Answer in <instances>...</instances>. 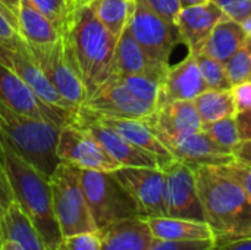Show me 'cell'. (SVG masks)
Listing matches in <instances>:
<instances>
[{"mask_svg": "<svg viewBox=\"0 0 251 250\" xmlns=\"http://www.w3.org/2000/svg\"><path fill=\"white\" fill-rule=\"evenodd\" d=\"M204 221L212 227L216 246L251 237V197L216 167H194Z\"/></svg>", "mask_w": 251, "mask_h": 250, "instance_id": "1", "label": "cell"}, {"mask_svg": "<svg viewBox=\"0 0 251 250\" xmlns=\"http://www.w3.org/2000/svg\"><path fill=\"white\" fill-rule=\"evenodd\" d=\"M0 162L4 167L15 202L38 231L44 245L50 250H56L62 234L53 212L50 180L19 156L1 137Z\"/></svg>", "mask_w": 251, "mask_h": 250, "instance_id": "2", "label": "cell"}, {"mask_svg": "<svg viewBox=\"0 0 251 250\" xmlns=\"http://www.w3.org/2000/svg\"><path fill=\"white\" fill-rule=\"evenodd\" d=\"M88 97L113 74L118 38L88 6L76 9L65 28Z\"/></svg>", "mask_w": 251, "mask_h": 250, "instance_id": "3", "label": "cell"}, {"mask_svg": "<svg viewBox=\"0 0 251 250\" xmlns=\"http://www.w3.org/2000/svg\"><path fill=\"white\" fill-rule=\"evenodd\" d=\"M60 127L18 113L0 100V137L47 178L60 164L56 143Z\"/></svg>", "mask_w": 251, "mask_h": 250, "instance_id": "4", "label": "cell"}, {"mask_svg": "<svg viewBox=\"0 0 251 250\" xmlns=\"http://www.w3.org/2000/svg\"><path fill=\"white\" fill-rule=\"evenodd\" d=\"M28 47L51 87L76 111L84 106L88 93L81 78L68 32L63 29L54 43L28 44Z\"/></svg>", "mask_w": 251, "mask_h": 250, "instance_id": "5", "label": "cell"}, {"mask_svg": "<svg viewBox=\"0 0 251 250\" xmlns=\"http://www.w3.org/2000/svg\"><path fill=\"white\" fill-rule=\"evenodd\" d=\"M49 180L53 212L62 237L97 231L82 190L79 169L60 162Z\"/></svg>", "mask_w": 251, "mask_h": 250, "instance_id": "6", "label": "cell"}, {"mask_svg": "<svg viewBox=\"0 0 251 250\" xmlns=\"http://www.w3.org/2000/svg\"><path fill=\"white\" fill-rule=\"evenodd\" d=\"M79 177L99 233L115 222L141 217L135 200L112 172L79 169Z\"/></svg>", "mask_w": 251, "mask_h": 250, "instance_id": "7", "label": "cell"}, {"mask_svg": "<svg viewBox=\"0 0 251 250\" xmlns=\"http://www.w3.org/2000/svg\"><path fill=\"white\" fill-rule=\"evenodd\" d=\"M126 28L143 50L162 65H171L172 52L178 44H184L178 27L156 15L144 0H135Z\"/></svg>", "mask_w": 251, "mask_h": 250, "instance_id": "8", "label": "cell"}, {"mask_svg": "<svg viewBox=\"0 0 251 250\" xmlns=\"http://www.w3.org/2000/svg\"><path fill=\"white\" fill-rule=\"evenodd\" d=\"M112 174L135 200L143 218L168 217L166 178L162 168L119 167Z\"/></svg>", "mask_w": 251, "mask_h": 250, "instance_id": "9", "label": "cell"}, {"mask_svg": "<svg viewBox=\"0 0 251 250\" xmlns=\"http://www.w3.org/2000/svg\"><path fill=\"white\" fill-rule=\"evenodd\" d=\"M0 63L15 72L46 103L76 112V109L51 87L49 80L38 68L26 41L21 35L9 40H0Z\"/></svg>", "mask_w": 251, "mask_h": 250, "instance_id": "10", "label": "cell"}, {"mask_svg": "<svg viewBox=\"0 0 251 250\" xmlns=\"http://www.w3.org/2000/svg\"><path fill=\"white\" fill-rule=\"evenodd\" d=\"M0 100L18 113L65 127L75 121L76 112L51 106L41 100L15 72L0 63Z\"/></svg>", "mask_w": 251, "mask_h": 250, "instance_id": "11", "label": "cell"}, {"mask_svg": "<svg viewBox=\"0 0 251 250\" xmlns=\"http://www.w3.org/2000/svg\"><path fill=\"white\" fill-rule=\"evenodd\" d=\"M56 155L60 162L84 171L112 172L119 168L104 149L75 122L60 127Z\"/></svg>", "mask_w": 251, "mask_h": 250, "instance_id": "12", "label": "cell"}, {"mask_svg": "<svg viewBox=\"0 0 251 250\" xmlns=\"http://www.w3.org/2000/svg\"><path fill=\"white\" fill-rule=\"evenodd\" d=\"M74 122L84 131H87L119 167L159 168V162L153 155L134 146L115 130L100 122L97 115L88 108L81 106L76 111Z\"/></svg>", "mask_w": 251, "mask_h": 250, "instance_id": "13", "label": "cell"}, {"mask_svg": "<svg viewBox=\"0 0 251 250\" xmlns=\"http://www.w3.org/2000/svg\"><path fill=\"white\" fill-rule=\"evenodd\" d=\"M162 169L166 178L168 217L204 221V212L197 190L194 167L174 159Z\"/></svg>", "mask_w": 251, "mask_h": 250, "instance_id": "14", "label": "cell"}, {"mask_svg": "<svg viewBox=\"0 0 251 250\" xmlns=\"http://www.w3.org/2000/svg\"><path fill=\"white\" fill-rule=\"evenodd\" d=\"M84 106L103 116L143 121L147 119L156 111L154 103L138 99L115 74H112L87 99Z\"/></svg>", "mask_w": 251, "mask_h": 250, "instance_id": "15", "label": "cell"}, {"mask_svg": "<svg viewBox=\"0 0 251 250\" xmlns=\"http://www.w3.org/2000/svg\"><path fill=\"white\" fill-rule=\"evenodd\" d=\"M169 153L191 167H219L235 161L231 150L219 146L203 131L193 134H168L151 128Z\"/></svg>", "mask_w": 251, "mask_h": 250, "instance_id": "16", "label": "cell"}, {"mask_svg": "<svg viewBox=\"0 0 251 250\" xmlns=\"http://www.w3.org/2000/svg\"><path fill=\"white\" fill-rule=\"evenodd\" d=\"M204 90L207 85L201 78L196 56L188 53L184 60L169 66L160 84L156 109L176 100H194Z\"/></svg>", "mask_w": 251, "mask_h": 250, "instance_id": "17", "label": "cell"}, {"mask_svg": "<svg viewBox=\"0 0 251 250\" xmlns=\"http://www.w3.org/2000/svg\"><path fill=\"white\" fill-rule=\"evenodd\" d=\"M224 16L225 13L222 9L212 0L181 9L176 27L181 32L182 43L188 49V53L194 56L201 53L207 37Z\"/></svg>", "mask_w": 251, "mask_h": 250, "instance_id": "18", "label": "cell"}, {"mask_svg": "<svg viewBox=\"0 0 251 250\" xmlns=\"http://www.w3.org/2000/svg\"><path fill=\"white\" fill-rule=\"evenodd\" d=\"M171 65H162L153 60L137 43L128 28L124 29L116 43L113 74L119 75H147L163 81Z\"/></svg>", "mask_w": 251, "mask_h": 250, "instance_id": "19", "label": "cell"}, {"mask_svg": "<svg viewBox=\"0 0 251 250\" xmlns=\"http://www.w3.org/2000/svg\"><path fill=\"white\" fill-rule=\"evenodd\" d=\"M96 115L100 119V122H103L104 125L115 130L118 134H121L129 143H132L134 146L153 155L159 162V168L166 167L169 162H172L175 159L169 153V150L160 143V140L154 136L151 127L146 121L129 119V118H112V116H103L99 113H96Z\"/></svg>", "mask_w": 251, "mask_h": 250, "instance_id": "20", "label": "cell"}, {"mask_svg": "<svg viewBox=\"0 0 251 250\" xmlns=\"http://www.w3.org/2000/svg\"><path fill=\"white\" fill-rule=\"evenodd\" d=\"M151 128L168 134H193L201 131V118L193 100H176L157 108L147 119Z\"/></svg>", "mask_w": 251, "mask_h": 250, "instance_id": "21", "label": "cell"}, {"mask_svg": "<svg viewBox=\"0 0 251 250\" xmlns=\"http://www.w3.org/2000/svg\"><path fill=\"white\" fill-rule=\"evenodd\" d=\"M100 250H149L154 237L141 217L115 222L100 231Z\"/></svg>", "mask_w": 251, "mask_h": 250, "instance_id": "22", "label": "cell"}, {"mask_svg": "<svg viewBox=\"0 0 251 250\" xmlns=\"http://www.w3.org/2000/svg\"><path fill=\"white\" fill-rule=\"evenodd\" d=\"M154 239L172 242H215L212 227L204 221L182 220L172 217L144 218Z\"/></svg>", "mask_w": 251, "mask_h": 250, "instance_id": "23", "label": "cell"}, {"mask_svg": "<svg viewBox=\"0 0 251 250\" xmlns=\"http://www.w3.org/2000/svg\"><path fill=\"white\" fill-rule=\"evenodd\" d=\"M246 41L247 34L243 25L225 15L212 29L201 53L225 63L235 52L244 47Z\"/></svg>", "mask_w": 251, "mask_h": 250, "instance_id": "24", "label": "cell"}, {"mask_svg": "<svg viewBox=\"0 0 251 250\" xmlns=\"http://www.w3.org/2000/svg\"><path fill=\"white\" fill-rule=\"evenodd\" d=\"M18 34L28 44H50L62 35V31L28 0H22L18 15Z\"/></svg>", "mask_w": 251, "mask_h": 250, "instance_id": "25", "label": "cell"}, {"mask_svg": "<svg viewBox=\"0 0 251 250\" xmlns=\"http://www.w3.org/2000/svg\"><path fill=\"white\" fill-rule=\"evenodd\" d=\"M1 225L4 239L18 243L24 250H50L15 200L4 214Z\"/></svg>", "mask_w": 251, "mask_h": 250, "instance_id": "26", "label": "cell"}, {"mask_svg": "<svg viewBox=\"0 0 251 250\" xmlns=\"http://www.w3.org/2000/svg\"><path fill=\"white\" fill-rule=\"evenodd\" d=\"M194 106L203 124L235 116L237 106L232 90H204L194 100Z\"/></svg>", "mask_w": 251, "mask_h": 250, "instance_id": "27", "label": "cell"}, {"mask_svg": "<svg viewBox=\"0 0 251 250\" xmlns=\"http://www.w3.org/2000/svg\"><path fill=\"white\" fill-rule=\"evenodd\" d=\"M134 4L135 0H91L87 6L110 34L119 38L129 22Z\"/></svg>", "mask_w": 251, "mask_h": 250, "instance_id": "28", "label": "cell"}, {"mask_svg": "<svg viewBox=\"0 0 251 250\" xmlns=\"http://www.w3.org/2000/svg\"><path fill=\"white\" fill-rule=\"evenodd\" d=\"M196 62L207 88L210 90H232L234 88L222 62L215 60L213 57L204 53L196 55Z\"/></svg>", "mask_w": 251, "mask_h": 250, "instance_id": "29", "label": "cell"}, {"mask_svg": "<svg viewBox=\"0 0 251 250\" xmlns=\"http://www.w3.org/2000/svg\"><path fill=\"white\" fill-rule=\"evenodd\" d=\"M201 131L207 137H210L215 143H218L219 146H222L231 152L241 141L235 116H229V118H224V119H219L215 122L203 124Z\"/></svg>", "mask_w": 251, "mask_h": 250, "instance_id": "30", "label": "cell"}, {"mask_svg": "<svg viewBox=\"0 0 251 250\" xmlns=\"http://www.w3.org/2000/svg\"><path fill=\"white\" fill-rule=\"evenodd\" d=\"M37 10H40L46 18H49L60 31H63L74 12V0H28Z\"/></svg>", "mask_w": 251, "mask_h": 250, "instance_id": "31", "label": "cell"}, {"mask_svg": "<svg viewBox=\"0 0 251 250\" xmlns=\"http://www.w3.org/2000/svg\"><path fill=\"white\" fill-rule=\"evenodd\" d=\"M115 75L138 99L154 103V105L157 103L159 90H160V84H162L159 80H156L153 77H147V75H119V74H115Z\"/></svg>", "mask_w": 251, "mask_h": 250, "instance_id": "32", "label": "cell"}, {"mask_svg": "<svg viewBox=\"0 0 251 250\" xmlns=\"http://www.w3.org/2000/svg\"><path fill=\"white\" fill-rule=\"evenodd\" d=\"M226 75L232 84V87L240 85L243 83L250 81L251 77V52L246 47H241L235 52L225 63Z\"/></svg>", "mask_w": 251, "mask_h": 250, "instance_id": "33", "label": "cell"}, {"mask_svg": "<svg viewBox=\"0 0 251 250\" xmlns=\"http://www.w3.org/2000/svg\"><path fill=\"white\" fill-rule=\"evenodd\" d=\"M101 237L99 231L81 233L68 237H62L56 250H100Z\"/></svg>", "mask_w": 251, "mask_h": 250, "instance_id": "34", "label": "cell"}, {"mask_svg": "<svg viewBox=\"0 0 251 250\" xmlns=\"http://www.w3.org/2000/svg\"><path fill=\"white\" fill-rule=\"evenodd\" d=\"M216 168L222 171L224 174L229 175L231 178H234L251 197V165L238 162V161H232L226 165H219Z\"/></svg>", "mask_w": 251, "mask_h": 250, "instance_id": "35", "label": "cell"}, {"mask_svg": "<svg viewBox=\"0 0 251 250\" xmlns=\"http://www.w3.org/2000/svg\"><path fill=\"white\" fill-rule=\"evenodd\" d=\"M212 1H215L228 18L240 24L251 16V0H212Z\"/></svg>", "mask_w": 251, "mask_h": 250, "instance_id": "36", "label": "cell"}, {"mask_svg": "<svg viewBox=\"0 0 251 250\" xmlns=\"http://www.w3.org/2000/svg\"><path fill=\"white\" fill-rule=\"evenodd\" d=\"M144 1L162 19H165L169 24L176 25L179 12L182 9L179 0H144Z\"/></svg>", "mask_w": 251, "mask_h": 250, "instance_id": "37", "label": "cell"}, {"mask_svg": "<svg viewBox=\"0 0 251 250\" xmlns=\"http://www.w3.org/2000/svg\"><path fill=\"white\" fill-rule=\"evenodd\" d=\"M216 248L215 242H172L154 239L149 250H210Z\"/></svg>", "mask_w": 251, "mask_h": 250, "instance_id": "38", "label": "cell"}, {"mask_svg": "<svg viewBox=\"0 0 251 250\" xmlns=\"http://www.w3.org/2000/svg\"><path fill=\"white\" fill-rule=\"evenodd\" d=\"M13 200H15V197L12 193V187L9 184L4 167L0 162V221L3 220L4 214L7 212V209L13 203Z\"/></svg>", "mask_w": 251, "mask_h": 250, "instance_id": "39", "label": "cell"}, {"mask_svg": "<svg viewBox=\"0 0 251 250\" xmlns=\"http://www.w3.org/2000/svg\"><path fill=\"white\" fill-rule=\"evenodd\" d=\"M232 91H234V97H235L237 112L251 111V81L235 85L232 88Z\"/></svg>", "mask_w": 251, "mask_h": 250, "instance_id": "40", "label": "cell"}, {"mask_svg": "<svg viewBox=\"0 0 251 250\" xmlns=\"http://www.w3.org/2000/svg\"><path fill=\"white\" fill-rule=\"evenodd\" d=\"M22 0H0V10L18 31V15Z\"/></svg>", "mask_w": 251, "mask_h": 250, "instance_id": "41", "label": "cell"}, {"mask_svg": "<svg viewBox=\"0 0 251 250\" xmlns=\"http://www.w3.org/2000/svg\"><path fill=\"white\" fill-rule=\"evenodd\" d=\"M240 140H251V111L237 112L235 115Z\"/></svg>", "mask_w": 251, "mask_h": 250, "instance_id": "42", "label": "cell"}, {"mask_svg": "<svg viewBox=\"0 0 251 250\" xmlns=\"http://www.w3.org/2000/svg\"><path fill=\"white\" fill-rule=\"evenodd\" d=\"M232 155H234L235 161L251 165V140H241L232 149Z\"/></svg>", "mask_w": 251, "mask_h": 250, "instance_id": "43", "label": "cell"}, {"mask_svg": "<svg viewBox=\"0 0 251 250\" xmlns=\"http://www.w3.org/2000/svg\"><path fill=\"white\" fill-rule=\"evenodd\" d=\"M16 35H19L18 31L13 28V25L9 22V19L0 10V40H9Z\"/></svg>", "mask_w": 251, "mask_h": 250, "instance_id": "44", "label": "cell"}, {"mask_svg": "<svg viewBox=\"0 0 251 250\" xmlns=\"http://www.w3.org/2000/svg\"><path fill=\"white\" fill-rule=\"evenodd\" d=\"M218 250H251V237L246 239H240V240H234L221 246H216Z\"/></svg>", "mask_w": 251, "mask_h": 250, "instance_id": "45", "label": "cell"}, {"mask_svg": "<svg viewBox=\"0 0 251 250\" xmlns=\"http://www.w3.org/2000/svg\"><path fill=\"white\" fill-rule=\"evenodd\" d=\"M1 250H24L18 243L12 242V240H4L3 246H1Z\"/></svg>", "mask_w": 251, "mask_h": 250, "instance_id": "46", "label": "cell"}, {"mask_svg": "<svg viewBox=\"0 0 251 250\" xmlns=\"http://www.w3.org/2000/svg\"><path fill=\"white\" fill-rule=\"evenodd\" d=\"M181 1V6L182 7H190V6H196V4H201V3H206L209 0H179Z\"/></svg>", "mask_w": 251, "mask_h": 250, "instance_id": "47", "label": "cell"}, {"mask_svg": "<svg viewBox=\"0 0 251 250\" xmlns=\"http://www.w3.org/2000/svg\"><path fill=\"white\" fill-rule=\"evenodd\" d=\"M241 25H243V28H244V31H246V34H247V38H250L251 40V16L250 18H247L244 22H241Z\"/></svg>", "mask_w": 251, "mask_h": 250, "instance_id": "48", "label": "cell"}, {"mask_svg": "<svg viewBox=\"0 0 251 250\" xmlns=\"http://www.w3.org/2000/svg\"><path fill=\"white\" fill-rule=\"evenodd\" d=\"M91 0H74V4H75V10L82 7V6H87Z\"/></svg>", "mask_w": 251, "mask_h": 250, "instance_id": "49", "label": "cell"}, {"mask_svg": "<svg viewBox=\"0 0 251 250\" xmlns=\"http://www.w3.org/2000/svg\"><path fill=\"white\" fill-rule=\"evenodd\" d=\"M4 233H3V225H1V221H0V250H1V246L4 243Z\"/></svg>", "mask_w": 251, "mask_h": 250, "instance_id": "50", "label": "cell"}, {"mask_svg": "<svg viewBox=\"0 0 251 250\" xmlns=\"http://www.w3.org/2000/svg\"><path fill=\"white\" fill-rule=\"evenodd\" d=\"M210 250H218V248H213V249H210Z\"/></svg>", "mask_w": 251, "mask_h": 250, "instance_id": "51", "label": "cell"}, {"mask_svg": "<svg viewBox=\"0 0 251 250\" xmlns=\"http://www.w3.org/2000/svg\"><path fill=\"white\" fill-rule=\"evenodd\" d=\"M250 81H251V77H250Z\"/></svg>", "mask_w": 251, "mask_h": 250, "instance_id": "52", "label": "cell"}]
</instances>
